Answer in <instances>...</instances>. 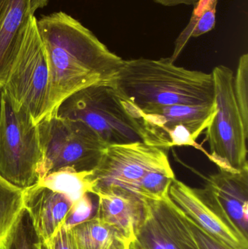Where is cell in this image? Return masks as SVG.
Masks as SVG:
<instances>
[{"instance_id":"obj_15","label":"cell","mask_w":248,"mask_h":249,"mask_svg":"<svg viewBox=\"0 0 248 249\" xmlns=\"http://www.w3.org/2000/svg\"><path fill=\"white\" fill-rule=\"evenodd\" d=\"M32 0H4L0 8V89L7 81L23 31L34 13Z\"/></svg>"},{"instance_id":"obj_18","label":"cell","mask_w":248,"mask_h":249,"mask_svg":"<svg viewBox=\"0 0 248 249\" xmlns=\"http://www.w3.org/2000/svg\"><path fill=\"white\" fill-rule=\"evenodd\" d=\"M23 209V189L0 174V249Z\"/></svg>"},{"instance_id":"obj_4","label":"cell","mask_w":248,"mask_h":249,"mask_svg":"<svg viewBox=\"0 0 248 249\" xmlns=\"http://www.w3.org/2000/svg\"><path fill=\"white\" fill-rule=\"evenodd\" d=\"M50 68L37 18L26 25L2 91L13 109L26 111L35 124L48 115Z\"/></svg>"},{"instance_id":"obj_25","label":"cell","mask_w":248,"mask_h":249,"mask_svg":"<svg viewBox=\"0 0 248 249\" xmlns=\"http://www.w3.org/2000/svg\"><path fill=\"white\" fill-rule=\"evenodd\" d=\"M217 3L218 0H212L203 10L191 33V38L198 37L215 28Z\"/></svg>"},{"instance_id":"obj_29","label":"cell","mask_w":248,"mask_h":249,"mask_svg":"<svg viewBox=\"0 0 248 249\" xmlns=\"http://www.w3.org/2000/svg\"><path fill=\"white\" fill-rule=\"evenodd\" d=\"M116 249H125V244H122V245L119 246Z\"/></svg>"},{"instance_id":"obj_20","label":"cell","mask_w":248,"mask_h":249,"mask_svg":"<svg viewBox=\"0 0 248 249\" xmlns=\"http://www.w3.org/2000/svg\"><path fill=\"white\" fill-rule=\"evenodd\" d=\"M39 241L32 219L23 209L1 249H37Z\"/></svg>"},{"instance_id":"obj_26","label":"cell","mask_w":248,"mask_h":249,"mask_svg":"<svg viewBox=\"0 0 248 249\" xmlns=\"http://www.w3.org/2000/svg\"><path fill=\"white\" fill-rule=\"evenodd\" d=\"M37 249H76L70 230L62 226L50 238L39 241Z\"/></svg>"},{"instance_id":"obj_16","label":"cell","mask_w":248,"mask_h":249,"mask_svg":"<svg viewBox=\"0 0 248 249\" xmlns=\"http://www.w3.org/2000/svg\"><path fill=\"white\" fill-rule=\"evenodd\" d=\"M91 174L92 171H78L66 167L47 174L37 184L62 193L75 203L87 193L92 194Z\"/></svg>"},{"instance_id":"obj_23","label":"cell","mask_w":248,"mask_h":249,"mask_svg":"<svg viewBox=\"0 0 248 249\" xmlns=\"http://www.w3.org/2000/svg\"><path fill=\"white\" fill-rule=\"evenodd\" d=\"M212 0H199L196 4L194 5L193 13H192V18L190 21L188 23L186 27L183 29V32L179 35V37L176 39L175 43L174 51H173V55L175 57H179L183 51V48L186 46L187 42H189L191 38V33L198 21L199 16L202 14L203 10L206 8L207 6Z\"/></svg>"},{"instance_id":"obj_13","label":"cell","mask_w":248,"mask_h":249,"mask_svg":"<svg viewBox=\"0 0 248 249\" xmlns=\"http://www.w3.org/2000/svg\"><path fill=\"white\" fill-rule=\"evenodd\" d=\"M23 202L41 242L50 238L64 226L74 203L65 195L37 183L23 189Z\"/></svg>"},{"instance_id":"obj_17","label":"cell","mask_w":248,"mask_h":249,"mask_svg":"<svg viewBox=\"0 0 248 249\" xmlns=\"http://www.w3.org/2000/svg\"><path fill=\"white\" fill-rule=\"evenodd\" d=\"M69 230L76 249H116L125 244L111 227L95 217Z\"/></svg>"},{"instance_id":"obj_3","label":"cell","mask_w":248,"mask_h":249,"mask_svg":"<svg viewBox=\"0 0 248 249\" xmlns=\"http://www.w3.org/2000/svg\"><path fill=\"white\" fill-rule=\"evenodd\" d=\"M54 112L84 124L106 146L144 142L141 124L109 84L89 86L73 93Z\"/></svg>"},{"instance_id":"obj_11","label":"cell","mask_w":248,"mask_h":249,"mask_svg":"<svg viewBox=\"0 0 248 249\" xmlns=\"http://www.w3.org/2000/svg\"><path fill=\"white\" fill-rule=\"evenodd\" d=\"M175 204L199 228L231 249H248V238L201 193L175 178L169 189Z\"/></svg>"},{"instance_id":"obj_1","label":"cell","mask_w":248,"mask_h":249,"mask_svg":"<svg viewBox=\"0 0 248 249\" xmlns=\"http://www.w3.org/2000/svg\"><path fill=\"white\" fill-rule=\"evenodd\" d=\"M37 27L50 75L47 116L82 89L110 85L123 63L91 31L64 12L42 16Z\"/></svg>"},{"instance_id":"obj_12","label":"cell","mask_w":248,"mask_h":249,"mask_svg":"<svg viewBox=\"0 0 248 249\" xmlns=\"http://www.w3.org/2000/svg\"><path fill=\"white\" fill-rule=\"evenodd\" d=\"M202 177V196L248 238V168L238 172L218 169Z\"/></svg>"},{"instance_id":"obj_28","label":"cell","mask_w":248,"mask_h":249,"mask_svg":"<svg viewBox=\"0 0 248 249\" xmlns=\"http://www.w3.org/2000/svg\"><path fill=\"white\" fill-rule=\"evenodd\" d=\"M2 89H0V117H1V105H2Z\"/></svg>"},{"instance_id":"obj_24","label":"cell","mask_w":248,"mask_h":249,"mask_svg":"<svg viewBox=\"0 0 248 249\" xmlns=\"http://www.w3.org/2000/svg\"><path fill=\"white\" fill-rule=\"evenodd\" d=\"M182 213L199 249H231L199 228L183 212Z\"/></svg>"},{"instance_id":"obj_27","label":"cell","mask_w":248,"mask_h":249,"mask_svg":"<svg viewBox=\"0 0 248 249\" xmlns=\"http://www.w3.org/2000/svg\"><path fill=\"white\" fill-rule=\"evenodd\" d=\"M153 1L163 6L171 7V6L180 5V4L195 5L199 0H153Z\"/></svg>"},{"instance_id":"obj_7","label":"cell","mask_w":248,"mask_h":249,"mask_svg":"<svg viewBox=\"0 0 248 249\" xmlns=\"http://www.w3.org/2000/svg\"><path fill=\"white\" fill-rule=\"evenodd\" d=\"M41 160L42 148L37 124L26 111L13 109L3 93L0 117V174L15 185L27 188L39 181Z\"/></svg>"},{"instance_id":"obj_30","label":"cell","mask_w":248,"mask_h":249,"mask_svg":"<svg viewBox=\"0 0 248 249\" xmlns=\"http://www.w3.org/2000/svg\"><path fill=\"white\" fill-rule=\"evenodd\" d=\"M4 0H0V8H1V5H2L3 2H4Z\"/></svg>"},{"instance_id":"obj_9","label":"cell","mask_w":248,"mask_h":249,"mask_svg":"<svg viewBox=\"0 0 248 249\" xmlns=\"http://www.w3.org/2000/svg\"><path fill=\"white\" fill-rule=\"evenodd\" d=\"M141 200L143 216L125 249H199L183 213L169 195Z\"/></svg>"},{"instance_id":"obj_8","label":"cell","mask_w":248,"mask_h":249,"mask_svg":"<svg viewBox=\"0 0 248 249\" xmlns=\"http://www.w3.org/2000/svg\"><path fill=\"white\" fill-rule=\"evenodd\" d=\"M170 167L167 149L142 142L110 145L92 170V194L118 189L135 196L138 183L146 174Z\"/></svg>"},{"instance_id":"obj_5","label":"cell","mask_w":248,"mask_h":249,"mask_svg":"<svg viewBox=\"0 0 248 249\" xmlns=\"http://www.w3.org/2000/svg\"><path fill=\"white\" fill-rule=\"evenodd\" d=\"M215 89L217 112L205 131L209 145V160L218 169L243 171L248 168V126L243 122L234 92V72L224 65L211 72Z\"/></svg>"},{"instance_id":"obj_22","label":"cell","mask_w":248,"mask_h":249,"mask_svg":"<svg viewBox=\"0 0 248 249\" xmlns=\"http://www.w3.org/2000/svg\"><path fill=\"white\" fill-rule=\"evenodd\" d=\"M91 193H87L73 203L64 226L70 229L79 224L93 219L96 213L97 204H95Z\"/></svg>"},{"instance_id":"obj_21","label":"cell","mask_w":248,"mask_h":249,"mask_svg":"<svg viewBox=\"0 0 248 249\" xmlns=\"http://www.w3.org/2000/svg\"><path fill=\"white\" fill-rule=\"evenodd\" d=\"M234 92L243 122L248 126V55L240 56L234 74Z\"/></svg>"},{"instance_id":"obj_14","label":"cell","mask_w":248,"mask_h":249,"mask_svg":"<svg viewBox=\"0 0 248 249\" xmlns=\"http://www.w3.org/2000/svg\"><path fill=\"white\" fill-rule=\"evenodd\" d=\"M94 217L111 227L126 244L133 235L144 213L142 200L125 190H109L96 195Z\"/></svg>"},{"instance_id":"obj_19","label":"cell","mask_w":248,"mask_h":249,"mask_svg":"<svg viewBox=\"0 0 248 249\" xmlns=\"http://www.w3.org/2000/svg\"><path fill=\"white\" fill-rule=\"evenodd\" d=\"M176 178L173 168L153 170L146 174L137 187L135 196L139 198L162 199L169 195V189Z\"/></svg>"},{"instance_id":"obj_2","label":"cell","mask_w":248,"mask_h":249,"mask_svg":"<svg viewBox=\"0 0 248 249\" xmlns=\"http://www.w3.org/2000/svg\"><path fill=\"white\" fill-rule=\"evenodd\" d=\"M110 86L122 101L140 111L215 103L211 73L178 67L170 58L124 60Z\"/></svg>"},{"instance_id":"obj_10","label":"cell","mask_w":248,"mask_h":249,"mask_svg":"<svg viewBox=\"0 0 248 249\" xmlns=\"http://www.w3.org/2000/svg\"><path fill=\"white\" fill-rule=\"evenodd\" d=\"M124 103L141 124L144 143L158 148H162L166 132L176 126L187 127L198 140L213 122L217 112L215 103L202 106L173 105L144 111L138 110L127 102Z\"/></svg>"},{"instance_id":"obj_6","label":"cell","mask_w":248,"mask_h":249,"mask_svg":"<svg viewBox=\"0 0 248 249\" xmlns=\"http://www.w3.org/2000/svg\"><path fill=\"white\" fill-rule=\"evenodd\" d=\"M42 148L39 181L60 168L78 171L94 169L106 146L84 124L64 119L55 112L37 124Z\"/></svg>"}]
</instances>
